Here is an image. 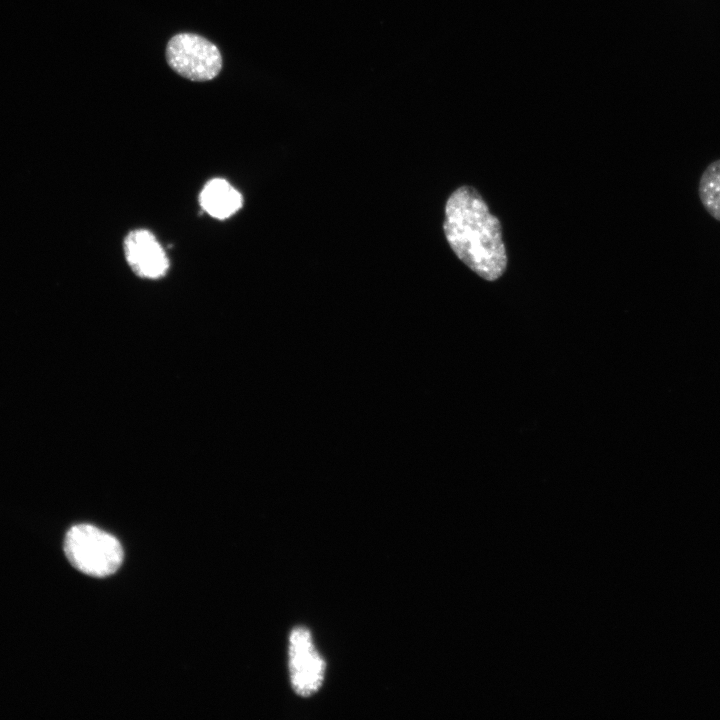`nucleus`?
I'll return each instance as SVG.
<instances>
[{"instance_id":"5","label":"nucleus","mask_w":720,"mask_h":720,"mask_svg":"<svg viewBox=\"0 0 720 720\" xmlns=\"http://www.w3.org/2000/svg\"><path fill=\"white\" fill-rule=\"evenodd\" d=\"M123 248L127 263L137 276L159 279L167 273V254L152 232L146 229L129 232L124 239Z\"/></svg>"},{"instance_id":"6","label":"nucleus","mask_w":720,"mask_h":720,"mask_svg":"<svg viewBox=\"0 0 720 720\" xmlns=\"http://www.w3.org/2000/svg\"><path fill=\"white\" fill-rule=\"evenodd\" d=\"M201 207L216 219H226L235 214L243 203L241 193L223 178L209 180L200 192Z\"/></svg>"},{"instance_id":"7","label":"nucleus","mask_w":720,"mask_h":720,"mask_svg":"<svg viewBox=\"0 0 720 720\" xmlns=\"http://www.w3.org/2000/svg\"><path fill=\"white\" fill-rule=\"evenodd\" d=\"M698 195L709 215L720 221V159L711 162L703 171Z\"/></svg>"},{"instance_id":"2","label":"nucleus","mask_w":720,"mask_h":720,"mask_svg":"<svg viewBox=\"0 0 720 720\" xmlns=\"http://www.w3.org/2000/svg\"><path fill=\"white\" fill-rule=\"evenodd\" d=\"M64 551L70 563L84 574L105 577L115 573L123 561L120 542L111 534L89 524L69 529Z\"/></svg>"},{"instance_id":"3","label":"nucleus","mask_w":720,"mask_h":720,"mask_svg":"<svg viewBox=\"0 0 720 720\" xmlns=\"http://www.w3.org/2000/svg\"><path fill=\"white\" fill-rule=\"evenodd\" d=\"M166 60L176 73L192 81L211 80L222 69V57L217 46L193 33L173 36L166 47Z\"/></svg>"},{"instance_id":"4","label":"nucleus","mask_w":720,"mask_h":720,"mask_svg":"<svg viewBox=\"0 0 720 720\" xmlns=\"http://www.w3.org/2000/svg\"><path fill=\"white\" fill-rule=\"evenodd\" d=\"M289 650L291 681L295 691L302 696L313 694L321 686L325 664L306 628L297 627L292 631Z\"/></svg>"},{"instance_id":"1","label":"nucleus","mask_w":720,"mask_h":720,"mask_svg":"<svg viewBox=\"0 0 720 720\" xmlns=\"http://www.w3.org/2000/svg\"><path fill=\"white\" fill-rule=\"evenodd\" d=\"M444 233L456 256L488 281L497 280L507 267L499 220L476 189L461 186L445 206Z\"/></svg>"}]
</instances>
